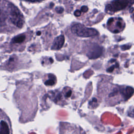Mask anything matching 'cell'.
Returning a JSON list of instances; mask_svg holds the SVG:
<instances>
[{
    "label": "cell",
    "mask_w": 134,
    "mask_h": 134,
    "mask_svg": "<svg viewBox=\"0 0 134 134\" xmlns=\"http://www.w3.org/2000/svg\"><path fill=\"white\" fill-rule=\"evenodd\" d=\"M63 10H64V9L62 7L59 6V7H56L55 8V11L58 14H61L62 13H63Z\"/></svg>",
    "instance_id": "30bf717a"
},
{
    "label": "cell",
    "mask_w": 134,
    "mask_h": 134,
    "mask_svg": "<svg viewBox=\"0 0 134 134\" xmlns=\"http://www.w3.org/2000/svg\"><path fill=\"white\" fill-rule=\"evenodd\" d=\"M49 79L47 80L44 84L46 85H53L55 84V77L53 74H49Z\"/></svg>",
    "instance_id": "52a82bcc"
},
{
    "label": "cell",
    "mask_w": 134,
    "mask_h": 134,
    "mask_svg": "<svg viewBox=\"0 0 134 134\" xmlns=\"http://www.w3.org/2000/svg\"><path fill=\"white\" fill-rule=\"evenodd\" d=\"M7 19V15L6 13L2 10H0V25L5 24Z\"/></svg>",
    "instance_id": "9c48e42d"
},
{
    "label": "cell",
    "mask_w": 134,
    "mask_h": 134,
    "mask_svg": "<svg viewBox=\"0 0 134 134\" xmlns=\"http://www.w3.org/2000/svg\"><path fill=\"white\" fill-rule=\"evenodd\" d=\"M37 35L38 36H39L40 35H41V32H40V31H38V32H37Z\"/></svg>",
    "instance_id": "5bb4252c"
},
{
    "label": "cell",
    "mask_w": 134,
    "mask_h": 134,
    "mask_svg": "<svg viewBox=\"0 0 134 134\" xmlns=\"http://www.w3.org/2000/svg\"><path fill=\"white\" fill-rule=\"evenodd\" d=\"M88 10V7L86 6H83L81 8V11L83 12H86Z\"/></svg>",
    "instance_id": "8fae6325"
},
{
    "label": "cell",
    "mask_w": 134,
    "mask_h": 134,
    "mask_svg": "<svg viewBox=\"0 0 134 134\" xmlns=\"http://www.w3.org/2000/svg\"><path fill=\"white\" fill-rule=\"evenodd\" d=\"M50 60L51 63H52V62H53V60H52L51 58H50Z\"/></svg>",
    "instance_id": "9a60e30c"
},
{
    "label": "cell",
    "mask_w": 134,
    "mask_h": 134,
    "mask_svg": "<svg viewBox=\"0 0 134 134\" xmlns=\"http://www.w3.org/2000/svg\"><path fill=\"white\" fill-rule=\"evenodd\" d=\"M133 89L131 87H129V86H127L126 87V88H125V90L124 92H125V94H124V96L125 97H127V98H129L133 94Z\"/></svg>",
    "instance_id": "ba28073f"
},
{
    "label": "cell",
    "mask_w": 134,
    "mask_h": 134,
    "mask_svg": "<svg viewBox=\"0 0 134 134\" xmlns=\"http://www.w3.org/2000/svg\"><path fill=\"white\" fill-rule=\"evenodd\" d=\"M25 38L26 36L25 35L20 34L14 37L13 39V41L16 43H20L23 42L25 40Z\"/></svg>",
    "instance_id": "8992f818"
},
{
    "label": "cell",
    "mask_w": 134,
    "mask_h": 134,
    "mask_svg": "<svg viewBox=\"0 0 134 134\" xmlns=\"http://www.w3.org/2000/svg\"><path fill=\"white\" fill-rule=\"evenodd\" d=\"M9 18L12 23L18 28H21L24 23V17L16 7H10Z\"/></svg>",
    "instance_id": "3957f363"
},
{
    "label": "cell",
    "mask_w": 134,
    "mask_h": 134,
    "mask_svg": "<svg viewBox=\"0 0 134 134\" xmlns=\"http://www.w3.org/2000/svg\"><path fill=\"white\" fill-rule=\"evenodd\" d=\"M81 10H76L74 13V14L75 16H80L81 15Z\"/></svg>",
    "instance_id": "7c38bea8"
},
{
    "label": "cell",
    "mask_w": 134,
    "mask_h": 134,
    "mask_svg": "<svg viewBox=\"0 0 134 134\" xmlns=\"http://www.w3.org/2000/svg\"><path fill=\"white\" fill-rule=\"evenodd\" d=\"M0 134H13L11 121L6 113L0 109Z\"/></svg>",
    "instance_id": "7a4b0ae2"
},
{
    "label": "cell",
    "mask_w": 134,
    "mask_h": 134,
    "mask_svg": "<svg viewBox=\"0 0 134 134\" xmlns=\"http://www.w3.org/2000/svg\"><path fill=\"white\" fill-rule=\"evenodd\" d=\"M27 1H30V2H39V1H41L43 0H25Z\"/></svg>",
    "instance_id": "4fadbf2b"
},
{
    "label": "cell",
    "mask_w": 134,
    "mask_h": 134,
    "mask_svg": "<svg viewBox=\"0 0 134 134\" xmlns=\"http://www.w3.org/2000/svg\"><path fill=\"white\" fill-rule=\"evenodd\" d=\"M72 32L78 36L82 37H88L96 35L97 31L91 28H87L81 24H76L71 28Z\"/></svg>",
    "instance_id": "6da1fadb"
},
{
    "label": "cell",
    "mask_w": 134,
    "mask_h": 134,
    "mask_svg": "<svg viewBox=\"0 0 134 134\" xmlns=\"http://www.w3.org/2000/svg\"><path fill=\"white\" fill-rule=\"evenodd\" d=\"M65 41L64 37L63 35H60L55 38L52 46L51 47V49L53 50H60L63 47Z\"/></svg>",
    "instance_id": "5b68a950"
},
{
    "label": "cell",
    "mask_w": 134,
    "mask_h": 134,
    "mask_svg": "<svg viewBox=\"0 0 134 134\" xmlns=\"http://www.w3.org/2000/svg\"><path fill=\"white\" fill-rule=\"evenodd\" d=\"M128 1L127 0H116L113 2L112 5H109L107 6L109 10H111L114 9L116 10H120L124 8L127 5Z\"/></svg>",
    "instance_id": "277c9868"
}]
</instances>
